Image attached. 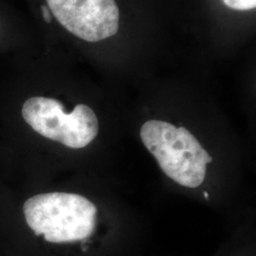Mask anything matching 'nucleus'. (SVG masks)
Returning <instances> with one entry per match:
<instances>
[{
	"instance_id": "3",
	"label": "nucleus",
	"mask_w": 256,
	"mask_h": 256,
	"mask_svg": "<svg viewBox=\"0 0 256 256\" xmlns=\"http://www.w3.org/2000/svg\"><path fill=\"white\" fill-rule=\"evenodd\" d=\"M22 116L41 136L74 149L88 146L99 132L97 116L86 104L66 113L63 104L55 99L32 97L23 104Z\"/></svg>"
},
{
	"instance_id": "5",
	"label": "nucleus",
	"mask_w": 256,
	"mask_h": 256,
	"mask_svg": "<svg viewBox=\"0 0 256 256\" xmlns=\"http://www.w3.org/2000/svg\"><path fill=\"white\" fill-rule=\"evenodd\" d=\"M224 4L230 9L248 10L256 7V0H223Z\"/></svg>"
},
{
	"instance_id": "4",
	"label": "nucleus",
	"mask_w": 256,
	"mask_h": 256,
	"mask_svg": "<svg viewBox=\"0 0 256 256\" xmlns=\"http://www.w3.org/2000/svg\"><path fill=\"white\" fill-rule=\"evenodd\" d=\"M55 18L76 37L98 42L119 30V8L115 0H46Z\"/></svg>"
},
{
	"instance_id": "2",
	"label": "nucleus",
	"mask_w": 256,
	"mask_h": 256,
	"mask_svg": "<svg viewBox=\"0 0 256 256\" xmlns=\"http://www.w3.org/2000/svg\"><path fill=\"white\" fill-rule=\"evenodd\" d=\"M140 138L171 180L188 188L202 185L212 156L189 130L151 120L140 128Z\"/></svg>"
},
{
	"instance_id": "6",
	"label": "nucleus",
	"mask_w": 256,
	"mask_h": 256,
	"mask_svg": "<svg viewBox=\"0 0 256 256\" xmlns=\"http://www.w3.org/2000/svg\"><path fill=\"white\" fill-rule=\"evenodd\" d=\"M41 10H42V14H43V18H44V20L46 21V23H50V21H52V14H50V12L48 7L43 5Z\"/></svg>"
},
{
	"instance_id": "1",
	"label": "nucleus",
	"mask_w": 256,
	"mask_h": 256,
	"mask_svg": "<svg viewBox=\"0 0 256 256\" xmlns=\"http://www.w3.org/2000/svg\"><path fill=\"white\" fill-rule=\"evenodd\" d=\"M28 225L48 243L84 241L96 229L97 208L76 194L46 192L30 198L23 206Z\"/></svg>"
},
{
	"instance_id": "7",
	"label": "nucleus",
	"mask_w": 256,
	"mask_h": 256,
	"mask_svg": "<svg viewBox=\"0 0 256 256\" xmlns=\"http://www.w3.org/2000/svg\"><path fill=\"white\" fill-rule=\"evenodd\" d=\"M204 196H205L206 198H209V194H208V192H204Z\"/></svg>"
}]
</instances>
